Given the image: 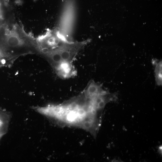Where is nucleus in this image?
Here are the masks:
<instances>
[{"instance_id":"nucleus-1","label":"nucleus","mask_w":162,"mask_h":162,"mask_svg":"<svg viewBox=\"0 0 162 162\" xmlns=\"http://www.w3.org/2000/svg\"><path fill=\"white\" fill-rule=\"evenodd\" d=\"M49 118L87 131L94 124L95 116L84 98L77 95L59 104H52L48 111Z\"/></svg>"},{"instance_id":"nucleus-2","label":"nucleus","mask_w":162,"mask_h":162,"mask_svg":"<svg viewBox=\"0 0 162 162\" xmlns=\"http://www.w3.org/2000/svg\"><path fill=\"white\" fill-rule=\"evenodd\" d=\"M90 40L88 39L81 41L73 42L67 40L45 55L53 68L62 64H73L79 52Z\"/></svg>"},{"instance_id":"nucleus-3","label":"nucleus","mask_w":162,"mask_h":162,"mask_svg":"<svg viewBox=\"0 0 162 162\" xmlns=\"http://www.w3.org/2000/svg\"><path fill=\"white\" fill-rule=\"evenodd\" d=\"M11 116L8 111L0 108V140L8 131Z\"/></svg>"},{"instance_id":"nucleus-4","label":"nucleus","mask_w":162,"mask_h":162,"mask_svg":"<svg viewBox=\"0 0 162 162\" xmlns=\"http://www.w3.org/2000/svg\"><path fill=\"white\" fill-rule=\"evenodd\" d=\"M152 64L155 66L154 73L155 78L157 84L158 86H161L162 84V61L158 62L153 60Z\"/></svg>"},{"instance_id":"nucleus-5","label":"nucleus","mask_w":162,"mask_h":162,"mask_svg":"<svg viewBox=\"0 0 162 162\" xmlns=\"http://www.w3.org/2000/svg\"><path fill=\"white\" fill-rule=\"evenodd\" d=\"M7 55L4 48L0 46V67L4 65L6 63Z\"/></svg>"}]
</instances>
